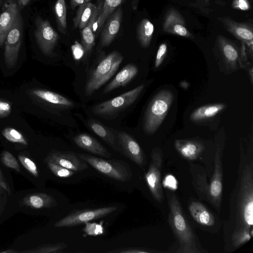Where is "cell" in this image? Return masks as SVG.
Here are the masks:
<instances>
[{
    "mask_svg": "<svg viewBox=\"0 0 253 253\" xmlns=\"http://www.w3.org/2000/svg\"><path fill=\"white\" fill-rule=\"evenodd\" d=\"M241 167L235 208V227L231 235L233 246L238 248L253 236V164L251 161Z\"/></svg>",
    "mask_w": 253,
    "mask_h": 253,
    "instance_id": "cell-1",
    "label": "cell"
},
{
    "mask_svg": "<svg viewBox=\"0 0 253 253\" xmlns=\"http://www.w3.org/2000/svg\"><path fill=\"white\" fill-rule=\"evenodd\" d=\"M169 207V222L178 242L177 253H201L204 252L185 216L176 196L167 192Z\"/></svg>",
    "mask_w": 253,
    "mask_h": 253,
    "instance_id": "cell-2",
    "label": "cell"
},
{
    "mask_svg": "<svg viewBox=\"0 0 253 253\" xmlns=\"http://www.w3.org/2000/svg\"><path fill=\"white\" fill-rule=\"evenodd\" d=\"M123 60V56L117 51H112L99 60L89 72L85 85V95H90L107 83Z\"/></svg>",
    "mask_w": 253,
    "mask_h": 253,
    "instance_id": "cell-3",
    "label": "cell"
},
{
    "mask_svg": "<svg viewBox=\"0 0 253 253\" xmlns=\"http://www.w3.org/2000/svg\"><path fill=\"white\" fill-rule=\"evenodd\" d=\"M173 99L172 92L162 90L149 103L143 120V129L147 134H153L159 127L167 116Z\"/></svg>",
    "mask_w": 253,
    "mask_h": 253,
    "instance_id": "cell-4",
    "label": "cell"
},
{
    "mask_svg": "<svg viewBox=\"0 0 253 253\" xmlns=\"http://www.w3.org/2000/svg\"><path fill=\"white\" fill-rule=\"evenodd\" d=\"M80 158L102 174L116 180L129 181L132 173L129 165L122 160H105L86 154H78Z\"/></svg>",
    "mask_w": 253,
    "mask_h": 253,
    "instance_id": "cell-5",
    "label": "cell"
},
{
    "mask_svg": "<svg viewBox=\"0 0 253 253\" xmlns=\"http://www.w3.org/2000/svg\"><path fill=\"white\" fill-rule=\"evenodd\" d=\"M144 87L141 84L111 99L94 106L92 111L97 116L104 118H113L119 112L131 105L138 98Z\"/></svg>",
    "mask_w": 253,
    "mask_h": 253,
    "instance_id": "cell-6",
    "label": "cell"
},
{
    "mask_svg": "<svg viewBox=\"0 0 253 253\" xmlns=\"http://www.w3.org/2000/svg\"><path fill=\"white\" fill-rule=\"evenodd\" d=\"M151 162L145 178L150 192L155 200L161 203L164 199L161 180L163 154L158 148L153 149Z\"/></svg>",
    "mask_w": 253,
    "mask_h": 253,
    "instance_id": "cell-7",
    "label": "cell"
},
{
    "mask_svg": "<svg viewBox=\"0 0 253 253\" xmlns=\"http://www.w3.org/2000/svg\"><path fill=\"white\" fill-rule=\"evenodd\" d=\"M23 37V23L20 13L10 29L4 42V60L8 68L16 64Z\"/></svg>",
    "mask_w": 253,
    "mask_h": 253,
    "instance_id": "cell-8",
    "label": "cell"
},
{
    "mask_svg": "<svg viewBox=\"0 0 253 253\" xmlns=\"http://www.w3.org/2000/svg\"><path fill=\"white\" fill-rule=\"evenodd\" d=\"M117 209L116 207L110 206L94 209H85L71 213L57 221L54 227H73L85 223L108 215Z\"/></svg>",
    "mask_w": 253,
    "mask_h": 253,
    "instance_id": "cell-9",
    "label": "cell"
},
{
    "mask_svg": "<svg viewBox=\"0 0 253 253\" xmlns=\"http://www.w3.org/2000/svg\"><path fill=\"white\" fill-rule=\"evenodd\" d=\"M34 35L38 44L43 54H51L59 38L58 34L49 21L40 17L35 19Z\"/></svg>",
    "mask_w": 253,
    "mask_h": 253,
    "instance_id": "cell-10",
    "label": "cell"
},
{
    "mask_svg": "<svg viewBox=\"0 0 253 253\" xmlns=\"http://www.w3.org/2000/svg\"><path fill=\"white\" fill-rule=\"evenodd\" d=\"M222 150L216 148L213 172L208 189V201L216 209L219 210L222 193L223 169L222 165Z\"/></svg>",
    "mask_w": 253,
    "mask_h": 253,
    "instance_id": "cell-11",
    "label": "cell"
},
{
    "mask_svg": "<svg viewBox=\"0 0 253 253\" xmlns=\"http://www.w3.org/2000/svg\"><path fill=\"white\" fill-rule=\"evenodd\" d=\"M22 210L33 213L35 211L51 208L57 205L55 199L46 193L31 192L25 194L20 200Z\"/></svg>",
    "mask_w": 253,
    "mask_h": 253,
    "instance_id": "cell-12",
    "label": "cell"
},
{
    "mask_svg": "<svg viewBox=\"0 0 253 253\" xmlns=\"http://www.w3.org/2000/svg\"><path fill=\"white\" fill-rule=\"evenodd\" d=\"M46 161L52 162L74 171H81L88 169V164L78 154L70 151H53L47 156Z\"/></svg>",
    "mask_w": 253,
    "mask_h": 253,
    "instance_id": "cell-13",
    "label": "cell"
},
{
    "mask_svg": "<svg viewBox=\"0 0 253 253\" xmlns=\"http://www.w3.org/2000/svg\"><path fill=\"white\" fill-rule=\"evenodd\" d=\"M118 144L125 154L140 167L145 164V156L139 144L129 134L119 131L117 135Z\"/></svg>",
    "mask_w": 253,
    "mask_h": 253,
    "instance_id": "cell-14",
    "label": "cell"
},
{
    "mask_svg": "<svg viewBox=\"0 0 253 253\" xmlns=\"http://www.w3.org/2000/svg\"><path fill=\"white\" fill-rule=\"evenodd\" d=\"M20 13L16 0H6L0 13V47L4 43L7 35Z\"/></svg>",
    "mask_w": 253,
    "mask_h": 253,
    "instance_id": "cell-15",
    "label": "cell"
},
{
    "mask_svg": "<svg viewBox=\"0 0 253 253\" xmlns=\"http://www.w3.org/2000/svg\"><path fill=\"white\" fill-rule=\"evenodd\" d=\"M165 32L185 38H193L187 29L181 15L175 9H171L167 13L163 24Z\"/></svg>",
    "mask_w": 253,
    "mask_h": 253,
    "instance_id": "cell-16",
    "label": "cell"
},
{
    "mask_svg": "<svg viewBox=\"0 0 253 253\" xmlns=\"http://www.w3.org/2000/svg\"><path fill=\"white\" fill-rule=\"evenodd\" d=\"M224 28L234 36L238 38L249 46L253 43V31L252 28L245 23L237 22L228 17L218 18Z\"/></svg>",
    "mask_w": 253,
    "mask_h": 253,
    "instance_id": "cell-17",
    "label": "cell"
},
{
    "mask_svg": "<svg viewBox=\"0 0 253 253\" xmlns=\"http://www.w3.org/2000/svg\"><path fill=\"white\" fill-rule=\"evenodd\" d=\"M122 15V9L119 7L107 19L100 36V44L102 47L109 46L114 41L119 31Z\"/></svg>",
    "mask_w": 253,
    "mask_h": 253,
    "instance_id": "cell-18",
    "label": "cell"
},
{
    "mask_svg": "<svg viewBox=\"0 0 253 253\" xmlns=\"http://www.w3.org/2000/svg\"><path fill=\"white\" fill-rule=\"evenodd\" d=\"M80 148L93 154L104 158H109L111 154L96 139L86 133H80L73 138Z\"/></svg>",
    "mask_w": 253,
    "mask_h": 253,
    "instance_id": "cell-19",
    "label": "cell"
},
{
    "mask_svg": "<svg viewBox=\"0 0 253 253\" xmlns=\"http://www.w3.org/2000/svg\"><path fill=\"white\" fill-rule=\"evenodd\" d=\"M102 0H100L98 5L88 2L79 6L76 16L73 19L74 28L80 30L84 29L94 17L100 11Z\"/></svg>",
    "mask_w": 253,
    "mask_h": 253,
    "instance_id": "cell-20",
    "label": "cell"
},
{
    "mask_svg": "<svg viewBox=\"0 0 253 253\" xmlns=\"http://www.w3.org/2000/svg\"><path fill=\"white\" fill-rule=\"evenodd\" d=\"M137 67L132 63L124 67L113 80L106 86L103 93H108L120 87L124 86L137 75Z\"/></svg>",
    "mask_w": 253,
    "mask_h": 253,
    "instance_id": "cell-21",
    "label": "cell"
},
{
    "mask_svg": "<svg viewBox=\"0 0 253 253\" xmlns=\"http://www.w3.org/2000/svg\"><path fill=\"white\" fill-rule=\"evenodd\" d=\"M174 146L177 152L183 158L189 160L197 159L204 149L202 143L193 140H176Z\"/></svg>",
    "mask_w": 253,
    "mask_h": 253,
    "instance_id": "cell-22",
    "label": "cell"
},
{
    "mask_svg": "<svg viewBox=\"0 0 253 253\" xmlns=\"http://www.w3.org/2000/svg\"><path fill=\"white\" fill-rule=\"evenodd\" d=\"M189 211L193 218L201 225L212 227L215 220L212 214L201 203L192 202L189 206Z\"/></svg>",
    "mask_w": 253,
    "mask_h": 253,
    "instance_id": "cell-23",
    "label": "cell"
},
{
    "mask_svg": "<svg viewBox=\"0 0 253 253\" xmlns=\"http://www.w3.org/2000/svg\"><path fill=\"white\" fill-rule=\"evenodd\" d=\"M127 0H102L99 15L93 26L94 34L99 33L109 17Z\"/></svg>",
    "mask_w": 253,
    "mask_h": 253,
    "instance_id": "cell-24",
    "label": "cell"
},
{
    "mask_svg": "<svg viewBox=\"0 0 253 253\" xmlns=\"http://www.w3.org/2000/svg\"><path fill=\"white\" fill-rule=\"evenodd\" d=\"M33 94L42 100L51 104L62 108H69L74 106V102L57 93L45 89H36Z\"/></svg>",
    "mask_w": 253,
    "mask_h": 253,
    "instance_id": "cell-25",
    "label": "cell"
},
{
    "mask_svg": "<svg viewBox=\"0 0 253 253\" xmlns=\"http://www.w3.org/2000/svg\"><path fill=\"white\" fill-rule=\"evenodd\" d=\"M218 44L224 60L233 69L236 68L239 59V52L236 45L222 36H219Z\"/></svg>",
    "mask_w": 253,
    "mask_h": 253,
    "instance_id": "cell-26",
    "label": "cell"
},
{
    "mask_svg": "<svg viewBox=\"0 0 253 253\" xmlns=\"http://www.w3.org/2000/svg\"><path fill=\"white\" fill-rule=\"evenodd\" d=\"M87 126L96 135L106 142L108 144L117 150L116 142L117 136L109 128L97 121V120L90 119L87 122Z\"/></svg>",
    "mask_w": 253,
    "mask_h": 253,
    "instance_id": "cell-27",
    "label": "cell"
},
{
    "mask_svg": "<svg viewBox=\"0 0 253 253\" xmlns=\"http://www.w3.org/2000/svg\"><path fill=\"white\" fill-rule=\"evenodd\" d=\"M225 106L222 103L201 106L193 112L190 115V119L194 122H198L212 118L223 110Z\"/></svg>",
    "mask_w": 253,
    "mask_h": 253,
    "instance_id": "cell-28",
    "label": "cell"
},
{
    "mask_svg": "<svg viewBox=\"0 0 253 253\" xmlns=\"http://www.w3.org/2000/svg\"><path fill=\"white\" fill-rule=\"evenodd\" d=\"M99 12H97L89 21L88 24L81 32V44L84 52L88 54L95 44V34L94 33L93 26L97 19Z\"/></svg>",
    "mask_w": 253,
    "mask_h": 253,
    "instance_id": "cell-29",
    "label": "cell"
},
{
    "mask_svg": "<svg viewBox=\"0 0 253 253\" xmlns=\"http://www.w3.org/2000/svg\"><path fill=\"white\" fill-rule=\"evenodd\" d=\"M154 31L153 23L144 18L139 23L137 30V37L142 47H147L150 44Z\"/></svg>",
    "mask_w": 253,
    "mask_h": 253,
    "instance_id": "cell-30",
    "label": "cell"
},
{
    "mask_svg": "<svg viewBox=\"0 0 253 253\" xmlns=\"http://www.w3.org/2000/svg\"><path fill=\"white\" fill-rule=\"evenodd\" d=\"M54 11L59 30L63 34L67 32V8L65 0H56Z\"/></svg>",
    "mask_w": 253,
    "mask_h": 253,
    "instance_id": "cell-31",
    "label": "cell"
},
{
    "mask_svg": "<svg viewBox=\"0 0 253 253\" xmlns=\"http://www.w3.org/2000/svg\"><path fill=\"white\" fill-rule=\"evenodd\" d=\"M67 245L64 242L49 244L39 246L34 249L27 250L21 253H62L66 249Z\"/></svg>",
    "mask_w": 253,
    "mask_h": 253,
    "instance_id": "cell-32",
    "label": "cell"
},
{
    "mask_svg": "<svg viewBox=\"0 0 253 253\" xmlns=\"http://www.w3.org/2000/svg\"><path fill=\"white\" fill-rule=\"evenodd\" d=\"M193 175V185L197 194L203 199L208 201L209 184L206 181L205 174L195 175L192 172Z\"/></svg>",
    "mask_w": 253,
    "mask_h": 253,
    "instance_id": "cell-33",
    "label": "cell"
},
{
    "mask_svg": "<svg viewBox=\"0 0 253 253\" xmlns=\"http://www.w3.org/2000/svg\"><path fill=\"white\" fill-rule=\"evenodd\" d=\"M3 136L9 141L27 145L28 143L19 131L12 127H6L2 131Z\"/></svg>",
    "mask_w": 253,
    "mask_h": 253,
    "instance_id": "cell-34",
    "label": "cell"
},
{
    "mask_svg": "<svg viewBox=\"0 0 253 253\" xmlns=\"http://www.w3.org/2000/svg\"><path fill=\"white\" fill-rule=\"evenodd\" d=\"M18 159L24 168L35 177H39V172L35 163L24 154H19Z\"/></svg>",
    "mask_w": 253,
    "mask_h": 253,
    "instance_id": "cell-35",
    "label": "cell"
},
{
    "mask_svg": "<svg viewBox=\"0 0 253 253\" xmlns=\"http://www.w3.org/2000/svg\"><path fill=\"white\" fill-rule=\"evenodd\" d=\"M46 163L50 171L57 177L68 178L75 174V171L59 166L52 162L46 161Z\"/></svg>",
    "mask_w": 253,
    "mask_h": 253,
    "instance_id": "cell-36",
    "label": "cell"
},
{
    "mask_svg": "<svg viewBox=\"0 0 253 253\" xmlns=\"http://www.w3.org/2000/svg\"><path fill=\"white\" fill-rule=\"evenodd\" d=\"M2 163L6 167L15 170L17 172L21 171L19 163L15 157L7 151H3L0 155Z\"/></svg>",
    "mask_w": 253,
    "mask_h": 253,
    "instance_id": "cell-37",
    "label": "cell"
},
{
    "mask_svg": "<svg viewBox=\"0 0 253 253\" xmlns=\"http://www.w3.org/2000/svg\"><path fill=\"white\" fill-rule=\"evenodd\" d=\"M85 224V226L84 229V231L87 235L97 236L102 234L104 232L103 227L101 224L87 222Z\"/></svg>",
    "mask_w": 253,
    "mask_h": 253,
    "instance_id": "cell-38",
    "label": "cell"
},
{
    "mask_svg": "<svg viewBox=\"0 0 253 253\" xmlns=\"http://www.w3.org/2000/svg\"><path fill=\"white\" fill-rule=\"evenodd\" d=\"M71 47L74 59L77 61L81 60L85 54L82 44L78 41H75Z\"/></svg>",
    "mask_w": 253,
    "mask_h": 253,
    "instance_id": "cell-39",
    "label": "cell"
},
{
    "mask_svg": "<svg viewBox=\"0 0 253 253\" xmlns=\"http://www.w3.org/2000/svg\"><path fill=\"white\" fill-rule=\"evenodd\" d=\"M167 52V44L165 43H162L157 51L155 62V68H158L164 61Z\"/></svg>",
    "mask_w": 253,
    "mask_h": 253,
    "instance_id": "cell-40",
    "label": "cell"
},
{
    "mask_svg": "<svg viewBox=\"0 0 253 253\" xmlns=\"http://www.w3.org/2000/svg\"><path fill=\"white\" fill-rule=\"evenodd\" d=\"M150 252H151L147 249L136 247L126 248L108 252V253H142Z\"/></svg>",
    "mask_w": 253,
    "mask_h": 253,
    "instance_id": "cell-41",
    "label": "cell"
},
{
    "mask_svg": "<svg viewBox=\"0 0 253 253\" xmlns=\"http://www.w3.org/2000/svg\"><path fill=\"white\" fill-rule=\"evenodd\" d=\"M232 6L234 8L245 11L250 8V4L248 0H234Z\"/></svg>",
    "mask_w": 253,
    "mask_h": 253,
    "instance_id": "cell-42",
    "label": "cell"
},
{
    "mask_svg": "<svg viewBox=\"0 0 253 253\" xmlns=\"http://www.w3.org/2000/svg\"><path fill=\"white\" fill-rule=\"evenodd\" d=\"M9 196L5 189L0 187V216L4 210L8 197Z\"/></svg>",
    "mask_w": 253,
    "mask_h": 253,
    "instance_id": "cell-43",
    "label": "cell"
},
{
    "mask_svg": "<svg viewBox=\"0 0 253 253\" xmlns=\"http://www.w3.org/2000/svg\"><path fill=\"white\" fill-rule=\"evenodd\" d=\"M10 112V104L6 101L0 100V117H6L9 115Z\"/></svg>",
    "mask_w": 253,
    "mask_h": 253,
    "instance_id": "cell-44",
    "label": "cell"
},
{
    "mask_svg": "<svg viewBox=\"0 0 253 253\" xmlns=\"http://www.w3.org/2000/svg\"><path fill=\"white\" fill-rule=\"evenodd\" d=\"M0 187L5 189L10 196L11 190L5 178L4 177V175L0 169Z\"/></svg>",
    "mask_w": 253,
    "mask_h": 253,
    "instance_id": "cell-45",
    "label": "cell"
},
{
    "mask_svg": "<svg viewBox=\"0 0 253 253\" xmlns=\"http://www.w3.org/2000/svg\"><path fill=\"white\" fill-rule=\"evenodd\" d=\"M92 0H70L71 7L72 9H75L77 6L84 3L90 2Z\"/></svg>",
    "mask_w": 253,
    "mask_h": 253,
    "instance_id": "cell-46",
    "label": "cell"
},
{
    "mask_svg": "<svg viewBox=\"0 0 253 253\" xmlns=\"http://www.w3.org/2000/svg\"><path fill=\"white\" fill-rule=\"evenodd\" d=\"M19 7L23 8L27 5L30 0H16Z\"/></svg>",
    "mask_w": 253,
    "mask_h": 253,
    "instance_id": "cell-47",
    "label": "cell"
},
{
    "mask_svg": "<svg viewBox=\"0 0 253 253\" xmlns=\"http://www.w3.org/2000/svg\"><path fill=\"white\" fill-rule=\"evenodd\" d=\"M18 251H14V250H11L10 249L8 250H6L4 251L0 252L1 253H18Z\"/></svg>",
    "mask_w": 253,
    "mask_h": 253,
    "instance_id": "cell-48",
    "label": "cell"
},
{
    "mask_svg": "<svg viewBox=\"0 0 253 253\" xmlns=\"http://www.w3.org/2000/svg\"><path fill=\"white\" fill-rule=\"evenodd\" d=\"M2 2V0H0V6Z\"/></svg>",
    "mask_w": 253,
    "mask_h": 253,
    "instance_id": "cell-49",
    "label": "cell"
}]
</instances>
